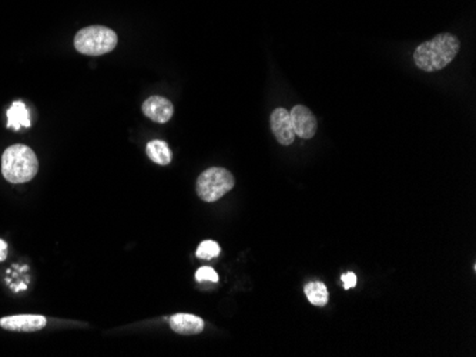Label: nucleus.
<instances>
[{
    "label": "nucleus",
    "mask_w": 476,
    "mask_h": 357,
    "mask_svg": "<svg viewBox=\"0 0 476 357\" xmlns=\"http://www.w3.org/2000/svg\"><path fill=\"white\" fill-rule=\"evenodd\" d=\"M8 257V244L0 240V262L5 261Z\"/></svg>",
    "instance_id": "16"
},
{
    "label": "nucleus",
    "mask_w": 476,
    "mask_h": 357,
    "mask_svg": "<svg viewBox=\"0 0 476 357\" xmlns=\"http://www.w3.org/2000/svg\"><path fill=\"white\" fill-rule=\"evenodd\" d=\"M459 47L461 43L456 36L442 33L416 47L413 62L416 67L424 72H438L453 60L459 53Z\"/></svg>",
    "instance_id": "1"
},
{
    "label": "nucleus",
    "mask_w": 476,
    "mask_h": 357,
    "mask_svg": "<svg viewBox=\"0 0 476 357\" xmlns=\"http://www.w3.org/2000/svg\"><path fill=\"white\" fill-rule=\"evenodd\" d=\"M271 131L277 141L282 145H289L295 140V131L291 123L289 112L285 108H275L270 118Z\"/></svg>",
    "instance_id": "6"
},
{
    "label": "nucleus",
    "mask_w": 476,
    "mask_h": 357,
    "mask_svg": "<svg viewBox=\"0 0 476 357\" xmlns=\"http://www.w3.org/2000/svg\"><path fill=\"white\" fill-rule=\"evenodd\" d=\"M143 112L150 120L164 124L173 117L174 107L170 100L160 96H153L143 103Z\"/></svg>",
    "instance_id": "8"
},
{
    "label": "nucleus",
    "mask_w": 476,
    "mask_h": 357,
    "mask_svg": "<svg viewBox=\"0 0 476 357\" xmlns=\"http://www.w3.org/2000/svg\"><path fill=\"white\" fill-rule=\"evenodd\" d=\"M291 123L295 131V136H299L300 138L310 140L315 136L317 133V120L315 115L310 108L306 105H295L291 112Z\"/></svg>",
    "instance_id": "5"
},
{
    "label": "nucleus",
    "mask_w": 476,
    "mask_h": 357,
    "mask_svg": "<svg viewBox=\"0 0 476 357\" xmlns=\"http://www.w3.org/2000/svg\"><path fill=\"white\" fill-rule=\"evenodd\" d=\"M196 280L197 282H218L217 272L210 266H203L196 272Z\"/></svg>",
    "instance_id": "14"
},
{
    "label": "nucleus",
    "mask_w": 476,
    "mask_h": 357,
    "mask_svg": "<svg viewBox=\"0 0 476 357\" xmlns=\"http://www.w3.org/2000/svg\"><path fill=\"white\" fill-rule=\"evenodd\" d=\"M341 280H342L345 289H351V287H353L356 285V276H355L353 272H348V273L342 275Z\"/></svg>",
    "instance_id": "15"
},
{
    "label": "nucleus",
    "mask_w": 476,
    "mask_h": 357,
    "mask_svg": "<svg viewBox=\"0 0 476 357\" xmlns=\"http://www.w3.org/2000/svg\"><path fill=\"white\" fill-rule=\"evenodd\" d=\"M234 176L225 168H208L197 180V194L206 202H215L234 188Z\"/></svg>",
    "instance_id": "4"
},
{
    "label": "nucleus",
    "mask_w": 476,
    "mask_h": 357,
    "mask_svg": "<svg viewBox=\"0 0 476 357\" xmlns=\"http://www.w3.org/2000/svg\"><path fill=\"white\" fill-rule=\"evenodd\" d=\"M220 245L214 241H203L200 244V247L197 248V258L200 259H206V261H210V259H214L220 255Z\"/></svg>",
    "instance_id": "13"
},
{
    "label": "nucleus",
    "mask_w": 476,
    "mask_h": 357,
    "mask_svg": "<svg viewBox=\"0 0 476 357\" xmlns=\"http://www.w3.org/2000/svg\"><path fill=\"white\" fill-rule=\"evenodd\" d=\"M147 155L150 160L160 165H168L171 162V150L165 141L153 140L147 144Z\"/></svg>",
    "instance_id": "11"
},
{
    "label": "nucleus",
    "mask_w": 476,
    "mask_h": 357,
    "mask_svg": "<svg viewBox=\"0 0 476 357\" xmlns=\"http://www.w3.org/2000/svg\"><path fill=\"white\" fill-rule=\"evenodd\" d=\"M30 126V115L26 105L22 101H16L8 111V127L19 130Z\"/></svg>",
    "instance_id": "10"
},
{
    "label": "nucleus",
    "mask_w": 476,
    "mask_h": 357,
    "mask_svg": "<svg viewBox=\"0 0 476 357\" xmlns=\"http://www.w3.org/2000/svg\"><path fill=\"white\" fill-rule=\"evenodd\" d=\"M307 299L311 305L322 308L328 304V290L327 286L321 282H311L304 287Z\"/></svg>",
    "instance_id": "12"
},
{
    "label": "nucleus",
    "mask_w": 476,
    "mask_h": 357,
    "mask_svg": "<svg viewBox=\"0 0 476 357\" xmlns=\"http://www.w3.org/2000/svg\"><path fill=\"white\" fill-rule=\"evenodd\" d=\"M39 169V161L33 150L18 144L9 147L2 157V174L12 184H25L33 180Z\"/></svg>",
    "instance_id": "2"
},
{
    "label": "nucleus",
    "mask_w": 476,
    "mask_h": 357,
    "mask_svg": "<svg viewBox=\"0 0 476 357\" xmlns=\"http://www.w3.org/2000/svg\"><path fill=\"white\" fill-rule=\"evenodd\" d=\"M117 46V34L104 26H90L80 30L75 37V47L87 56L110 53Z\"/></svg>",
    "instance_id": "3"
},
{
    "label": "nucleus",
    "mask_w": 476,
    "mask_h": 357,
    "mask_svg": "<svg viewBox=\"0 0 476 357\" xmlns=\"http://www.w3.org/2000/svg\"><path fill=\"white\" fill-rule=\"evenodd\" d=\"M168 322L171 330L178 335H199L204 330V320L189 313H177Z\"/></svg>",
    "instance_id": "9"
},
{
    "label": "nucleus",
    "mask_w": 476,
    "mask_h": 357,
    "mask_svg": "<svg viewBox=\"0 0 476 357\" xmlns=\"http://www.w3.org/2000/svg\"><path fill=\"white\" fill-rule=\"evenodd\" d=\"M46 325V318L39 315H18L0 319V326L12 332H37Z\"/></svg>",
    "instance_id": "7"
}]
</instances>
